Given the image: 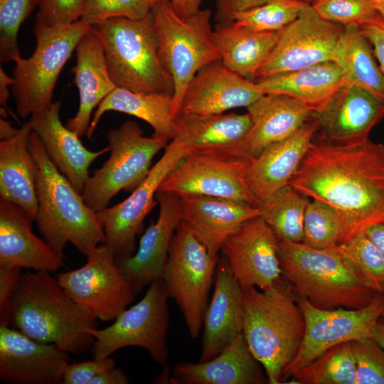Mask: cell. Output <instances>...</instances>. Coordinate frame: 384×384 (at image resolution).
<instances>
[{
    "mask_svg": "<svg viewBox=\"0 0 384 384\" xmlns=\"http://www.w3.org/2000/svg\"><path fill=\"white\" fill-rule=\"evenodd\" d=\"M289 185L332 208L346 240L371 225L384 223V144L369 137L347 143L313 142Z\"/></svg>",
    "mask_w": 384,
    "mask_h": 384,
    "instance_id": "obj_1",
    "label": "cell"
},
{
    "mask_svg": "<svg viewBox=\"0 0 384 384\" xmlns=\"http://www.w3.org/2000/svg\"><path fill=\"white\" fill-rule=\"evenodd\" d=\"M97 319L79 306L46 272L21 274L13 302V328L40 342L53 343L70 354L92 347L88 332L97 328Z\"/></svg>",
    "mask_w": 384,
    "mask_h": 384,
    "instance_id": "obj_2",
    "label": "cell"
},
{
    "mask_svg": "<svg viewBox=\"0 0 384 384\" xmlns=\"http://www.w3.org/2000/svg\"><path fill=\"white\" fill-rule=\"evenodd\" d=\"M242 334L270 384L282 383L297 356L305 321L292 288L281 278L266 290L242 289Z\"/></svg>",
    "mask_w": 384,
    "mask_h": 384,
    "instance_id": "obj_3",
    "label": "cell"
},
{
    "mask_svg": "<svg viewBox=\"0 0 384 384\" xmlns=\"http://www.w3.org/2000/svg\"><path fill=\"white\" fill-rule=\"evenodd\" d=\"M28 147L37 166L38 210L35 220L39 230L59 255L63 257L68 242L88 255L106 242L97 212L85 203L81 193L51 162L39 137L33 130Z\"/></svg>",
    "mask_w": 384,
    "mask_h": 384,
    "instance_id": "obj_4",
    "label": "cell"
},
{
    "mask_svg": "<svg viewBox=\"0 0 384 384\" xmlns=\"http://www.w3.org/2000/svg\"><path fill=\"white\" fill-rule=\"evenodd\" d=\"M277 239L282 274L291 283L294 294L315 307L360 309L379 294L334 249H314L302 242Z\"/></svg>",
    "mask_w": 384,
    "mask_h": 384,
    "instance_id": "obj_5",
    "label": "cell"
},
{
    "mask_svg": "<svg viewBox=\"0 0 384 384\" xmlns=\"http://www.w3.org/2000/svg\"><path fill=\"white\" fill-rule=\"evenodd\" d=\"M100 39L110 78L117 87L174 95V81L162 65L154 18L114 17L91 26Z\"/></svg>",
    "mask_w": 384,
    "mask_h": 384,
    "instance_id": "obj_6",
    "label": "cell"
},
{
    "mask_svg": "<svg viewBox=\"0 0 384 384\" xmlns=\"http://www.w3.org/2000/svg\"><path fill=\"white\" fill-rule=\"evenodd\" d=\"M158 42V53L164 68L174 81V102L178 114L189 82L203 66L221 60L211 34V12L200 9L183 18L173 9L170 0H162L151 10Z\"/></svg>",
    "mask_w": 384,
    "mask_h": 384,
    "instance_id": "obj_7",
    "label": "cell"
},
{
    "mask_svg": "<svg viewBox=\"0 0 384 384\" xmlns=\"http://www.w3.org/2000/svg\"><path fill=\"white\" fill-rule=\"evenodd\" d=\"M90 28L80 20L53 27L36 23L33 28L35 50L28 58H17L12 72L11 91L21 118L41 112L52 103L62 68Z\"/></svg>",
    "mask_w": 384,
    "mask_h": 384,
    "instance_id": "obj_8",
    "label": "cell"
},
{
    "mask_svg": "<svg viewBox=\"0 0 384 384\" xmlns=\"http://www.w3.org/2000/svg\"><path fill=\"white\" fill-rule=\"evenodd\" d=\"M143 134L132 120L108 132L110 157L89 176L81 193L90 208L97 212L107 208L120 191H133L146 178L153 158L169 139Z\"/></svg>",
    "mask_w": 384,
    "mask_h": 384,
    "instance_id": "obj_9",
    "label": "cell"
},
{
    "mask_svg": "<svg viewBox=\"0 0 384 384\" xmlns=\"http://www.w3.org/2000/svg\"><path fill=\"white\" fill-rule=\"evenodd\" d=\"M220 256L210 253L181 222L172 240L162 274L169 297L180 308L190 336L203 327L209 291Z\"/></svg>",
    "mask_w": 384,
    "mask_h": 384,
    "instance_id": "obj_10",
    "label": "cell"
},
{
    "mask_svg": "<svg viewBox=\"0 0 384 384\" xmlns=\"http://www.w3.org/2000/svg\"><path fill=\"white\" fill-rule=\"evenodd\" d=\"M169 294L162 278L156 279L142 299L122 311L110 326L88 332L95 341L91 347L93 358L110 356L115 351L129 346L146 350L151 359L159 365L166 363L167 331L169 312Z\"/></svg>",
    "mask_w": 384,
    "mask_h": 384,
    "instance_id": "obj_11",
    "label": "cell"
},
{
    "mask_svg": "<svg viewBox=\"0 0 384 384\" xmlns=\"http://www.w3.org/2000/svg\"><path fill=\"white\" fill-rule=\"evenodd\" d=\"M294 297L304 315L305 331L298 353L284 370L282 381L294 377L336 344L370 337L384 311V293L378 294L369 304L356 309H321L302 297Z\"/></svg>",
    "mask_w": 384,
    "mask_h": 384,
    "instance_id": "obj_12",
    "label": "cell"
},
{
    "mask_svg": "<svg viewBox=\"0 0 384 384\" xmlns=\"http://www.w3.org/2000/svg\"><path fill=\"white\" fill-rule=\"evenodd\" d=\"M56 278L79 306L102 321H114L137 296L117 265L114 252L106 244L87 255L83 266Z\"/></svg>",
    "mask_w": 384,
    "mask_h": 384,
    "instance_id": "obj_13",
    "label": "cell"
},
{
    "mask_svg": "<svg viewBox=\"0 0 384 384\" xmlns=\"http://www.w3.org/2000/svg\"><path fill=\"white\" fill-rule=\"evenodd\" d=\"M343 28L322 18L307 4L298 17L281 31L254 80L331 61Z\"/></svg>",
    "mask_w": 384,
    "mask_h": 384,
    "instance_id": "obj_14",
    "label": "cell"
},
{
    "mask_svg": "<svg viewBox=\"0 0 384 384\" xmlns=\"http://www.w3.org/2000/svg\"><path fill=\"white\" fill-rule=\"evenodd\" d=\"M189 154L188 149L172 139L160 159L151 168L144 181L124 201L97 211L106 242L116 257L134 254L136 236L148 213L157 203L154 200L158 188L169 172Z\"/></svg>",
    "mask_w": 384,
    "mask_h": 384,
    "instance_id": "obj_15",
    "label": "cell"
},
{
    "mask_svg": "<svg viewBox=\"0 0 384 384\" xmlns=\"http://www.w3.org/2000/svg\"><path fill=\"white\" fill-rule=\"evenodd\" d=\"M247 164L248 159L189 153L169 172L157 191L212 196L257 206L245 177Z\"/></svg>",
    "mask_w": 384,
    "mask_h": 384,
    "instance_id": "obj_16",
    "label": "cell"
},
{
    "mask_svg": "<svg viewBox=\"0 0 384 384\" xmlns=\"http://www.w3.org/2000/svg\"><path fill=\"white\" fill-rule=\"evenodd\" d=\"M278 239L261 217L245 222L223 243L220 251L242 289L272 288L281 278Z\"/></svg>",
    "mask_w": 384,
    "mask_h": 384,
    "instance_id": "obj_17",
    "label": "cell"
},
{
    "mask_svg": "<svg viewBox=\"0 0 384 384\" xmlns=\"http://www.w3.org/2000/svg\"><path fill=\"white\" fill-rule=\"evenodd\" d=\"M69 353L0 325V380L12 384H59Z\"/></svg>",
    "mask_w": 384,
    "mask_h": 384,
    "instance_id": "obj_18",
    "label": "cell"
},
{
    "mask_svg": "<svg viewBox=\"0 0 384 384\" xmlns=\"http://www.w3.org/2000/svg\"><path fill=\"white\" fill-rule=\"evenodd\" d=\"M156 198L159 203L158 219L141 237L137 252L129 257H116L117 265L136 295L161 278L172 240L182 222L180 196L159 191Z\"/></svg>",
    "mask_w": 384,
    "mask_h": 384,
    "instance_id": "obj_19",
    "label": "cell"
},
{
    "mask_svg": "<svg viewBox=\"0 0 384 384\" xmlns=\"http://www.w3.org/2000/svg\"><path fill=\"white\" fill-rule=\"evenodd\" d=\"M263 95L256 82L234 72L218 60L201 68L189 82L178 115L215 114L248 107Z\"/></svg>",
    "mask_w": 384,
    "mask_h": 384,
    "instance_id": "obj_20",
    "label": "cell"
},
{
    "mask_svg": "<svg viewBox=\"0 0 384 384\" xmlns=\"http://www.w3.org/2000/svg\"><path fill=\"white\" fill-rule=\"evenodd\" d=\"M251 127L244 139L218 156L228 159L256 157L270 145L299 129L312 112L303 104L282 94H265L247 107Z\"/></svg>",
    "mask_w": 384,
    "mask_h": 384,
    "instance_id": "obj_21",
    "label": "cell"
},
{
    "mask_svg": "<svg viewBox=\"0 0 384 384\" xmlns=\"http://www.w3.org/2000/svg\"><path fill=\"white\" fill-rule=\"evenodd\" d=\"M311 117L318 123L319 140L361 141L369 137L372 129L384 117V101L361 87L343 84L326 106Z\"/></svg>",
    "mask_w": 384,
    "mask_h": 384,
    "instance_id": "obj_22",
    "label": "cell"
},
{
    "mask_svg": "<svg viewBox=\"0 0 384 384\" xmlns=\"http://www.w3.org/2000/svg\"><path fill=\"white\" fill-rule=\"evenodd\" d=\"M317 131L318 123L311 117L289 137L248 159L245 177L258 205L289 184Z\"/></svg>",
    "mask_w": 384,
    "mask_h": 384,
    "instance_id": "obj_23",
    "label": "cell"
},
{
    "mask_svg": "<svg viewBox=\"0 0 384 384\" xmlns=\"http://www.w3.org/2000/svg\"><path fill=\"white\" fill-rule=\"evenodd\" d=\"M60 107V100L52 102L43 111L33 114L28 121L51 162L82 193L90 176V166L110 149L107 146L100 151L88 150L80 137L63 124Z\"/></svg>",
    "mask_w": 384,
    "mask_h": 384,
    "instance_id": "obj_24",
    "label": "cell"
},
{
    "mask_svg": "<svg viewBox=\"0 0 384 384\" xmlns=\"http://www.w3.org/2000/svg\"><path fill=\"white\" fill-rule=\"evenodd\" d=\"M242 292L223 255L216 268L214 292L203 317L199 362L216 356L242 333Z\"/></svg>",
    "mask_w": 384,
    "mask_h": 384,
    "instance_id": "obj_25",
    "label": "cell"
},
{
    "mask_svg": "<svg viewBox=\"0 0 384 384\" xmlns=\"http://www.w3.org/2000/svg\"><path fill=\"white\" fill-rule=\"evenodd\" d=\"M33 220L21 206L0 198V265L54 273L64 260L33 233Z\"/></svg>",
    "mask_w": 384,
    "mask_h": 384,
    "instance_id": "obj_26",
    "label": "cell"
},
{
    "mask_svg": "<svg viewBox=\"0 0 384 384\" xmlns=\"http://www.w3.org/2000/svg\"><path fill=\"white\" fill-rule=\"evenodd\" d=\"M181 197L182 222L215 256L245 222L260 216L257 206L233 200L200 195Z\"/></svg>",
    "mask_w": 384,
    "mask_h": 384,
    "instance_id": "obj_27",
    "label": "cell"
},
{
    "mask_svg": "<svg viewBox=\"0 0 384 384\" xmlns=\"http://www.w3.org/2000/svg\"><path fill=\"white\" fill-rule=\"evenodd\" d=\"M260 363L240 334L214 358L176 365L171 378L178 384H260L267 383Z\"/></svg>",
    "mask_w": 384,
    "mask_h": 384,
    "instance_id": "obj_28",
    "label": "cell"
},
{
    "mask_svg": "<svg viewBox=\"0 0 384 384\" xmlns=\"http://www.w3.org/2000/svg\"><path fill=\"white\" fill-rule=\"evenodd\" d=\"M76 64L71 71L78 89L80 105L75 117L65 127L79 137L86 134L95 107L117 87L112 82L105 60L102 45L90 30L75 48Z\"/></svg>",
    "mask_w": 384,
    "mask_h": 384,
    "instance_id": "obj_29",
    "label": "cell"
},
{
    "mask_svg": "<svg viewBox=\"0 0 384 384\" xmlns=\"http://www.w3.org/2000/svg\"><path fill=\"white\" fill-rule=\"evenodd\" d=\"M173 139L191 154L218 156L239 144L248 133L252 120L246 114H179Z\"/></svg>",
    "mask_w": 384,
    "mask_h": 384,
    "instance_id": "obj_30",
    "label": "cell"
},
{
    "mask_svg": "<svg viewBox=\"0 0 384 384\" xmlns=\"http://www.w3.org/2000/svg\"><path fill=\"white\" fill-rule=\"evenodd\" d=\"M31 132L28 121L16 136L0 142V198L21 206L35 220L37 166L28 147Z\"/></svg>",
    "mask_w": 384,
    "mask_h": 384,
    "instance_id": "obj_31",
    "label": "cell"
},
{
    "mask_svg": "<svg viewBox=\"0 0 384 384\" xmlns=\"http://www.w3.org/2000/svg\"><path fill=\"white\" fill-rule=\"evenodd\" d=\"M254 81L265 94L289 96L305 105L312 113L321 111L344 84L342 71L333 61Z\"/></svg>",
    "mask_w": 384,
    "mask_h": 384,
    "instance_id": "obj_32",
    "label": "cell"
},
{
    "mask_svg": "<svg viewBox=\"0 0 384 384\" xmlns=\"http://www.w3.org/2000/svg\"><path fill=\"white\" fill-rule=\"evenodd\" d=\"M126 113L147 122L153 137L173 139L177 130L174 96L169 93H146L116 87L97 106L86 135L91 139L102 116L107 112Z\"/></svg>",
    "mask_w": 384,
    "mask_h": 384,
    "instance_id": "obj_33",
    "label": "cell"
},
{
    "mask_svg": "<svg viewBox=\"0 0 384 384\" xmlns=\"http://www.w3.org/2000/svg\"><path fill=\"white\" fill-rule=\"evenodd\" d=\"M280 32L256 31L234 21L217 23L211 38L223 63L242 77L253 80L277 43Z\"/></svg>",
    "mask_w": 384,
    "mask_h": 384,
    "instance_id": "obj_34",
    "label": "cell"
},
{
    "mask_svg": "<svg viewBox=\"0 0 384 384\" xmlns=\"http://www.w3.org/2000/svg\"><path fill=\"white\" fill-rule=\"evenodd\" d=\"M359 26H344L331 61L341 70L344 84L361 87L384 101V75Z\"/></svg>",
    "mask_w": 384,
    "mask_h": 384,
    "instance_id": "obj_35",
    "label": "cell"
},
{
    "mask_svg": "<svg viewBox=\"0 0 384 384\" xmlns=\"http://www.w3.org/2000/svg\"><path fill=\"white\" fill-rule=\"evenodd\" d=\"M309 202L308 197L288 184L257 207L260 216L277 238L302 242L304 215Z\"/></svg>",
    "mask_w": 384,
    "mask_h": 384,
    "instance_id": "obj_36",
    "label": "cell"
},
{
    "mask_svg": "<svg viewBox=\"0 0 384 384\" xmlns=\"http://www.w3.org/2000/svg\"><path fill=\"white\" fill-rule=\"evenodd\" d=\"M292 378V381L302 384H356V366L351 342L327 349Z\"/></svg>",
    "mask_w": 384,
    "mask_h": 384,
    "instance_id": "obj_37",
    "label": "cell"
},
{
    "mask_svg": "<svg viewBox=\"0 0 384 384\" xmlns=\"http://www.w3.org/2000/svg\"><path fill=\"white\" fill-rule=\"evenodd\" d=\"M343 223L336 211L327 204L312 200L304 215L302 243L314 249L332 248L345 240Z\"/></svg>",
    "mask_w": 384,
    "mask_h": 384,
    "instance_id": "obj_38",
    "label": "cell"
},
{
    "mask_svg": "<svg viewBox=\"0 0 384 384\" xmlns=\"http://www.w3.org/2000/svg\"><path fill=\"white\" fill-rule=\"evenodd\" d=\"M347 260L378 293H384V256L362 232L332 247Z\"/></svg>",
    "mask_w": 384,
    "mask_h": 384,
    "instance_id": "obj_39",
    "label": "cell"
},
{
    "mask_svg": "<svg viewBox=\"0 0 384 384\" xmlns=\"http://www.w3.org/2000/svg\"><path fill=\"white\" fill-rule=\"evenodd\" d=\"M307 4L298 0H267L236 14L235 22L256 31H279L294 21Z\"/></svg>",
    "mask_w": 384,
    "mask_h": 384,
    "instance_id": "obj_40",
    "label": "cell"
},
{
    "mask_svg": "<svg viewBox=\"0 0 384 384\" xmlns=\"http://www.w3.org/2000/svg\"><path fill=\"white\" fill-rule=\"evenodd\" d=\"M41 0H0V61H15L21 56L17 36L22 23Z\"/></svg>",
    "mask_w": 384,
    "mask_h": 384,
    "instance_id": "obj_41",
    "label": "cell"
},
{
    "mask_svg": "<svg viewBox=\"0 0 384 384\" xmlns=\"http://www.w3.org/2000/svg\"><path fill=\"white\" fill-rule=\"evenodd\" d=\"M311 5L322 18L343 26H361L380 15L373 0H314Z\"/></svg>",
    "mask_w": 384,
    "mask_h": 384,
    "instance_id": "obj_42",
    "label": "cell"
},
{
    "mask_svg": "<svg viewBox=\"0 0 384 384\" xmlns=\"http://www.w3.org/2000/svg\"><path fill=\"white\" fill-rule=\"evenodd\" d=\"M162 0H86L80 21L89 26L114 17L141 19Z\"/></svg>",
    "mask_w": 384,
    "mask_h": 384,
    "instance_id": "obj_43",
    "label": "cell"
},
{
    "mask_svg": "<svg viewBox=\"0 0 384 384\" xmlns=\"http://www.w3.org/2000/svg\"><path fill=\"white\" fill-rule=\"evenodd\" d=\"M356 384H384V348L371 336L351 341Z\"/></svg>",
    "mask_w": 384,
    "mask_h": 384,
    "instance_id": "obj_44",
    "label": "cell"
},
{
    "mask_svg": "<svg viewBox=\"0 0 384 384\" xmlns=\"http://www.w3.org/2000/svg\"><path fill=\"white\" fill-rule=\"evenodd\" d=\"M86 0H41L35 17L37 23L53 27L79 21Z\"/></svg>",
    "mask_w": 384,
    "mask_h": 384,
    "instance_id": "obj_45",
    "label": "cell"
},
{
    "mask_svg": "<svg viewBox=\"0 0 384 384\" xmlns=\"http://www.w3.org/2000/svg\"><path fill=\"white\" fill-rule=\"evenodd\" d=\"M21 269L15 265H0V325L11 324L13 302Z\"/></svg>",
    "mask_w": 384,
    "mask_h": 384,
    "instance_id": "obj_46",
    "label": "cell"
},
{
    "mask_svg": "<svg viewBox=\"0 0 384 384\" xmlns=\"http://www.w3.org/2000/svg\"><path fill=\"white\" fill-rule=\"evenodd\" d=\"M115 366L110 356L92 361L68 363L65 368L62 383L90 384L92 379L102 371Z\"/></svg>",
    "mask_w": 384,
    "mask_h": 384,
    "instance_id": "obj_47",
    "label": "cell"
},
{
    "mask_svg": "<svg viewBox=\"0 0 384 384\" xmlns=\"http://www.w3.org/2000/svg\"><path fill=\"white\" fill-rule=\"evenodd\" d=\"M267 0H215L217 23L235 21V16L265 4Z\"/></svg>",
    "mask_w": 384,
    "mask_h": 384,
    "instance_id": "obj_48",
    "label": "cell"
},
{
    "mask_svg": "<svg viewBox=\"0 0 384 384\" xmlns=\"http://www.w3.org/2000/svg\"><path fill=\"white\" fill-rule=\"evenodd\" d=\"M359 27L371 44L375 57L384 75V18L380 14L374 21Z\"/></svg>",
    "mask_w": 384,
    "mask_h": 384,
    "instance_id": "obj_49",
    "label": "cell"
},
{
    "mask_svg": "<svg viewBox=\"0 0 384 384\" xmlns=\"http://www.w3.org/2000/svg\"><path fill=\"white\" fill-rule=\"evenodd\" d=\"M128 376L119 368L115 366L110 368L96 377L90 382V384H128Z\"/></svg>",
    "mask_w": 384,
    "mask_h": 384,
    "instance_id": "obj_50",
    "label": "cell"
},
{
    "mask_svg": "<svg viewBox=\"0 0 384 384\" xmlns=\"http://www.w3.org/2000/svg\"><path fill=\"white\" fill-rule=\"evenodd\" d=\"M173 9L183 18L188 17L201 9L202 0H170Z\"/></svg>",
    "mask_w": 384,
    "mask_h": 384,
    "instance_id": "obj_51",
    "label": "cell"
},
{
    "mask_svg": "<svg viewBox=\"0 0 384 384\" xmlns=\"http://www.w3.org/2000/svg\"><path fill=\"white\" fill-rule=\"evenodd\" d=\"M363 233L384 256V223L371 225Z\"/></svg>",
    "mask_w": 384,
    "mask_h": 384,
    "instance_id": "obj_52",
    "label": "cell"
},
{
    "mask_svg": "<svg viewBox=\"0 0 384 384\" xmlns=\"http://www.w3.org/2000/svg\"><path fill=\"white\" fill-rule=\"evenodd\" d=\"M14 78L9 77L1 67L0 68V103L5 106L9 97V86L13 85Z\"/></svg>",
    "mask_w": 384,
    "mask_h": 384,
    "instance_id": "obj_53",
    "label": "cell"
},
{
    "mask_svg": "<svg viewBox=\"0 0 384 384\" xmlns=\"http://www.w3.org/2000/svg\"><path fill=\"white\" fill-rule=\"evenodd\" d=\"M20 129H15L12 127L10 122L5 119L0 118V139L1 140H7L16 136Z\"/></svg>",
    "mask_w": 384,
    "mask_h": 384,
    "instance_id": "obj_54",
    "label": "cell"
},
{
    "mask_svg": "<svg viewBox=\"0 0 384 384\" xmlns=\"http://www.w3.org/2000/svg\"><path fill=\"white\" fill-rule=\"evenodd\" d=\"M371 337L384 348V322L378 321L374 328Z\"/></svg>",
    "mask_w": 384,
    "mask_h": 384,
    "instance_id": "obj_55",
    "label": "cell"
},
{
    "mask_svg": "<svg viewBox=\"0 0 384 384\" xmlns=\"http://www.w3.org/2000/svg\"><path fill=\"white\" fill-rule=\"evenodd\" d=\"M380 16L384 18V0H373Z\"/></svg>",
    "mask_w": 384,
    "mask_h": 384,
    "instance_id": "obj_56",
    "label": "cell"
},
{
    "mask_svg": "<svg viewBox=\"0 0 384 384\" xmlns=\"http://www.w3.org/2000/svg\"><path fill=\"white\" fill-rule=\"evenodd\" d=\"M8 116V113L6 112V110H5V108L4 107V106L1 107V117L3 118V119H6Z\"/></svg>",
    "mask_w": 384,
    "mask_h": 384,
    "instance_id": "obj_57",
    "label": "cell"
},
{
    "mask_svg": "<svg viewBox=\"0 0 384 384\" xmlns=\"http://www.w3.org/2000/svg\"><path fill=\"white\" fill-rule=\"evenodd\" d=\"M298 1L311 4L314 0H298Z\"/></svg>",
    "mask_w": 384,
    "mask_h": 384,
    "instance_id": "obj_58",
    "label": "cell"
},
{
    "mask_svg": "<svg viewBox=\"0 0 384 384\" xmlns=\"http://www.w3.org/2000/svg\"><path fill=\"white\" fill-rule=\"evenodd\" d=\"M382 316H384V311H383V315H382Z\"/></svg>",
    "mask_w": 384,
    "mask_h": 384,
    "instance_id": "obj_59",
    "label": "cell"
}]
</instances>
